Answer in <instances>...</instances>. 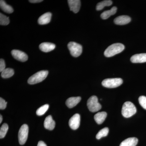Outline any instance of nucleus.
<instances>
[{
    "instance_id": "nucleus-1",
    "label": "nucleus",
    "mask_w": 146,
    "mask_h": 146,
    "mask_svg": "<svg viewBox=\"0 0 146 146\" xmlns=\"http://www.w3.org/2000/svg\"><path fill=\"white\" fill-rule=\"evenodd\" d=\"M124 49V45L123 44L115 43L108 47L107 48L105 51L104 54L106 57H112L115 55L122 52Z\"/></svg>"
},
{
    "instance_id": "nucleus-2",
    "label": "nucleus",
    "mask_w": 146,
    "mask_h": 146,
    "mask_svg": "<svg viewBox=\"0 0 146 146\" xmlns=\"http://www.w3.org/2000/svg\"><path fill=\"white\" fill-rule=\"evenodd\" d=\"M136 108L135 105L130 102L124 103L122 108V115L125 118H129L135 115Z\"/></svg>"
},
{
    "instance_id": "nucleus-3",
    "label": "nucleus",
    "mask_w": 146,
    "mask_h": 146,
    "mask_svg": "<svg viewBox=\"0 0 146 146\" xmlns=\"http://www.w3.org/2000/svg\"><path fill=\"white\" fill-rule=\"evenodd\" d=\"M48 74L47 70H42L37 72L31 76L28 80L29 84H34L43 81L46 78Z\"/></svg>"
},
{
    "instance_id": "nucleus-4",
    "label": "nucleus",
    "mask_w": 146,
    "mask_h": 146,
    "mask_svg": "<svg viewBox=\"0 0 146 146\" xmlns=\"http://www.w3.org/2000/svg\"><path fill=\"white\" fill-rule=\"evenodd\" d=\"M87 106L88 109L91 112H98L101 109L102 106L99 103L98 98L95 96L90 97L87 101Z\"/></svg>"
},
{
    "instance_id": "nucleus-5",
    "label": "nucleus",
    "mask_w": 146,
    "mask_h": 146,
    "mask_svg": "<svg viewBox=\"0 0 146 146\" xmlns=\"http://www.w3.org/2000/svg\"><path fill=\"white\" fill-rule=\"evenodd\" d=\"M123 80L121 78L106 79L102 82V85L108 88H115L122 84Z\"/></svg>"
},
{
    "instance_id": "nucleus-6",
    "label": "nucleus",
    "mask_w": 146,
    "mask_h": 146,
    "mask_svg": "<svg viewBox=\"0 0 146 146\" xmlns=\"http://www.w3.org/2000/svg\"><path fill=\"white\" fill-rule=\"evenodd\" d=\"M68 47L71 54L74 57H78L82 53V46L76 42H70L68 44Z\"/></svg>"
},
{
    "instance_id": "nucleus-7",
    "label": "nucleus",
    "mask_w": 146,
    "mask_h": 146,
    "mask_svg": "<svg viewBox=\"0 0 146 146\" xmlns=\"http://www.w3.org/2000/svg\"><path fill=\"white\" fill-rule=\"evenodd\" d=\"M28 126L27 124L23 125L20 128L18 132V141L20 145H23L25 143L28 136Z\"/></svg>"
},
{
    "instance_id": "nucleus-8",
    "label": "nucleus",
    "mask_w": 146,
    "mask_h": 146,
    "mask_svg": "<svg viewBox=\"0 0 146 146\" xmlns=\"http://www.w3.org/2000/svg\"><path fill=\"white\" fill-rule=\"evenodd\" d=\"M11 53L14 58L21 62H25L28 59L27 55L22 51L13 50L11 51Z\"/></svg>"
},
{
    "instance_id": "nucleus-9",
    "label": "nucleus",
    "mask_w": 146,
    "mask_h": 146,
    "mask_svg": "<svg viewBox=\"0 0 146 146\" xmlns=\"http://www.w3.org/2000/svg\"><path fill=\"white\" fill-rule=\"evenodd\" d=\"M80 121V117L79 114H75L69 120V126L72 129L76 130L79 127Z\"/></svg>"
},
{
    "instance_id": "nucleus-10",
    "label": "nucleus",
    "mask_w": 146,
    "mask_h": 146,
    "mask_svg": "<svg viewBox=\"0 0 146 146\" xmlns=\"http://www.w3.org/2000/svg\"><path fill=\"white\" fill-rule=\"evenodd\" d=\"M68 5L70 10L74 13H77L79 11L80 7V1L79 0H68Z\"/></svg>"
},
{
    "instance_id": "nucleus-11",
    "label": "nucleus",
    "mask_w": 146,
    "mask_h": 146,
    "mask_svg": "<svg viewBox=\"0 0 146 146\" xmlns=\"http://www.w3.org/2000/svg\"><path fill=\"white\" fill-rule=\"evenodd\" d=\"M133 63H143L146 62V53L138 54L132 56L130 58Z\"/></svg>"
},
{
    "instance_id": "nucleus-12",
    "label": "nucleus",
    "mask_w": 146,
    "mask_h": 146,
    "mask_svg": "<svg viewBox=\"0 0 146 146\" xmlns=\"http://www.w3.org/2000/svg\"><path fill=\"white\" fill-rule=\"evenodd\" d=\"M131 19L130 17L127 16H121L117 17L114 20V23L117 25H127L130 23Z\"/></svg>"
},
{
    "instance_id": "nucleus-13",
    "label": "nucleus",
    "mask_w": 146,
    "mask_h": 146,
    "mask_svg": "<svg viewBox=\"0 0 146 146\" xmlns=\"http://www.w3.org/2000/svg\"><path fill=\"white\" fill-rule=\"evenodd\" d=\"M56 46L54 44L48 42H44L40 44L39 49L42 51L45 52H49L54 49Z\"/></svg>"
},
{
    "instance_id": "nucleus-14",
    "label": "nucleus",
    "mask_w": 146,
    "mask_h": 146,
    "mask_svg": "<svg viewBox=\"0 0 146 146\" xmlns=\"http://www.w3.org/2000/svg\"><path fill=\"white\" fill-rule=\"evenodd\" d=\"M52 13L47 12L43 14L39 18L38 23L39 25H44L49 23L51 19Z\"/></svg>"
},
{
    "instance_id": "nucleus-15",
    "label": "nucleus",
    "mask_w": 146,
    "mask_h": 146,
    "mask_svg": "<svg viewBox=\"0 0 146 146\" xmlns=\"http://www.w3.org/2000/svg\"><path fill=\"white\" fill-rule=\"evenodd\" d=\"M44 126L45 128L50 130H52L54 128L55 122L53 120L52 117L51 115H49L45 119Z\"/></svg>"
},
{
    "instance_id": "nucleus-16",
    "label": "nucleus",
    "mask_w": 146,
    "mask_h": 146,
    "mask_svg": "<svg viewBox=\"0 0 146 146\" xmlns=\"http://www.w3.org/2000/svg\"><path fill=\"white\" fill-rule=\"evenodd\" d=\"M81 100L80 97H71L66 100V105L69 108H72L78 104Z\"/></svg>"
},
{
    "instance_id": "nucleus-17",
    "label": "nucleus",
    "mask_w": 146,
    "mask_h": 146,
    "mask_svg": "<svg viewBox=\"0 0 146 146\" xmlns=\"http://www.w3.org/2000/svg\"><path fill=\"white\" fill-rule=\"evenodd\" d=\"M138 141V138L135 137L127 138L121 142L120 146H136Z\"/></svg>"
},
{
    "instance_id": "nucleus-18",
    "label": "nucleus",
    "mask_w": 146,
    "mask_h": 146,
    "mask_svg": "<svg viewBox=\"0 0 146 146\" xmlns=\"http://www.w3.org/2000/svg\"><path fill=\"white\" fill-rule=\"evenodd\" d=\"M107 117V113L105 112H98L94 116V119L99 125L101 124L104 122Z\"/></svg>"
},
{
    "instance_id": "nucleus-19",
    "label": "nucleus",
    "mask_w": 146,
    "mask_h": 146,
    "mask_svg": "<svg viewBox=\"0 0 146 146\" xmlns=\"http://www.w3.org/2000/svg\"><path fill=\"white\" fill-rule=\"evenodd\" d=\"M117 7H113L110 10L106 11L103 12L101 15V17L102 19L106 20L109 18L110 16L114 15L117 12Z\"/></svg>"
},
{
    "instance_id": "nucleus-20",
    "label": "nucleus",
    "mask_w": 146,
    "mask_h": 146,
    "mask_svg": "<svg viewBox=\"0 0 146 146\" xmlns=\"http://www.w3.org/2000/svg\"><path fill=\"white\" fill-rule=\"evenodd\" d=\"M0 7L1 9L4 12L8 13H13V9L10 5H8L4 1L1 0L0 1Z\"/></svg>"
},
{
    "instance_id": "nucleus-21",
    "label": "nucleus",
    "mask_w": 146,
    "mask_h": 146,
    "mask_svg": "<svg viewBox=\"0 0 146 146\" xmlns=\"http://www.w3.org/2000/svg\"><path fill=\"white\" fill-rule=\"evenodd\" d=\"M14 72L11 68H6L3 71L1 74L2 77L4 78H8L11 77L14 75Z\"/></svg>"
},
{
    "instance_id": "nucleus-22",
    "label": "nucleus",
    "mask_w": 146,
    "mask_h": 146,
    "mask_svg": "<svg viewBox=\"0 0 146 146\" xmlns=\"http://www.w3.org/2000/svg\"><path fill=\"white\" fill-rule=\"evenodd\" d=\"M112 2L110 0H105L102 1L101 2L97 4L96 6V10L98 11L101 10L103 9L105 7L109 6L112 5Z\"/></svg>"
},
{
    "instance_id": "nucleus-23",
    "label": "nucleus",
    "mask_w": 146,
    "mask_h": 146,
    "mask_svg": "<svg viewBox=\"0 0 146 146\" xmlns=\"http://www.w3.org/2000/svg\"><path fill=\"white\" fill-rule=\"evenodd\" d=\"M108 132H109V129L108 127L104 128L98 132L96 136V138L98 140L101 139L102 137L107 136Z\"/></svg>"
},
{
    "instance_id": "nucleus-24",
    "label": "nucleus",
    "mask_w": 146,
    "mask_h": 146,
    "mask_svg": "<svg viewBox=\"0 0 146 146\" xmlns=\"http://www.w3.org/2000/svg\"><path fill=\"white\" fill-rule=\"evenodd\" d=\"M49 106L48 104H45L37 109L36 111V114L38 116H42L46 112L48 109Z\"/></svg>"
},
{
    "instance_id": "nucleus-25",
    "label": "nucleus",
    "mask_w": 146,
    "mask_h": 146,
    "mask_svg": "<svg viewBox=\"0 0 146 146\" xmlns=\"http://www.w3.org/2000/svg\"><path fill=\"white\" fill-rule=\"evenodd\" d=\"M8 125L7 123L3 124L0 129V138L2 139L5 137L8 130Z\"/></svg>"
},
{
    "instance_id": "nucleus-26",
    "label": "nucleus",
    "mask_w": 146,
    "mask_h": 146,
    "mask_svg": "<svg viewBox=\"0 0 146 146\" xmlns=\"http://www.w3.org/2000/svg\"><path fill=\"white\" fill-rule=\"evenodd\" d=\"M9 17L5 16L2 13H0V25H7L9 23Z\"/></svg>"
},
{
    "instance_id": "nucleus-27",
    "label": "nucleus",
    "mask_w": 146,
    "mask_h": 146,
    "mask_svg": "<svg viewBox=\"0 0 146 146\" xmlns=\"http://www.w3.org/2000/svg\"><path fill=\"white\" fill-rule=\"evenodd\" d=\"M139 104L144 109L146 110V97L141 96L138 99Z\"/></svg>"
},
{
    "instance_id": "nucleus-28",
    "label": "nucleus",
    "mask_w": 146,
    "mask_h": 146,
    "mask_svg": "<svg viewBox=\"0 0 146 146\" xmlns=\"http://www.w3.org/2000/svg\"><path fill=\"white\" fill-rule=\"evenodd\" d=\"M7 102L2 98H0V109L4 110L7 107Z\"/></svg>"
},
{
    "instance_id": "nucleus-29",
    "label": "nucleus",
    "mask_w": 146,
    "mask_h": 146,
    "mask_svg": "<svg viewBox=\"0 0 146 146\" xmlns=\"http://www.w3.org/2000/svg\"><path fill=\"white\" fill-rule=\"evenodd\" d=\"M5 69V64L4 60L3 59L0 60V72H1Z\"/></svg>"
},
{
    "instance_id": "nucleus-30",
    "label": "nucleus",
    "mask_w": 146,
    "mask_h": 146,
    "mask_svg": "<svg viewBox=\"0 0 146 146\" xmlns=\"http://www.w3.org/2000/svg\"><path fill=\"white\" fill-rule=\"evenodd\" d=\"M37 146H47V145H46L45 144L44 142H43V141H40L38 142Z\"/></svg>"
},
{
    "instance_id": "nucleus-31",
    "label": "nucleus",
    "mask_w": 146,
    "mask_h": 146,
    "mask_svg": "<svg viewBox=\"0 0 146 146\" xmlns=\"http://www.w3.org/2000/svg\"><path fill=\"white\" fill-rule=\"evenodd\" d=\"M31 3H38L43 1L42 0H30L29 1Z\"/></svg>"
},
{
    "instance_id": "nucleus-32",
    "label": "nucleus",
    "mask_w": 146,
    "mask_h": 146,
    "mask_svg": "<svg viewBox=\"0 0 146 146\" xmlns=\"http://www.w3.org/2000/svg\"><path fill=\"white\" fill-rule=\"evenodd\" d=\"M3 121V117L1 115H0V123H1L2 121Z\"/></svg>"
}]
</instances>
